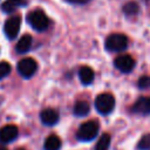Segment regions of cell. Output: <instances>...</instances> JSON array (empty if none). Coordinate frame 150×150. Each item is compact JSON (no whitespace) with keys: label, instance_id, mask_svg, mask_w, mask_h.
<instances>
[{"label":"cell","instance_id":"6da1fadb","mask_svg":"<svg viewBox=\"0 0 150 150\" xmlns=\"http://www.w3.org/2000/svg\"><path fill=\"white\" fill-rule=\"evenodd\" d=\"M27 22L36 32H43L49 26V19L41 9H34L27 15Z\"/></svg>","mask_w":150,"mask_h":150},{"label":"cell","instance_id":"7a4b0ae2","mask_svg":"<svg viewBox=\"0 0 150 150\" xmlns=\"http://www.w3.org/2000/svg\"><path fill=\"white\" fill-rule=\"evenodd\" d=\"M97 132H98V123L96 121H88L80 125L76 132V137L80 141L89 142L97 136Z\"/></svg>","mask_w":150,"mask_h":150},{"label":"cell","instance_id":"3957f363","mask_svg":"<svg viewBox=\"0 0 150 150\" xmlns=\"http://www.w3.org/2000/svg\"><path fill=\"white\" fill-rule=\"evenodd\" d=\"M128 47V38L121 33H112L105 39V49L109 52H122Z\"/></svg>","mask_w":150,"mask_h":150},{"label":"cell","instance_id":"277c9868","mask_svg":"<svg viewBox=\"0 0 150 150\" xmlns=\"http://www.w3.org/2000/svg\"><path fill=\"white\" fill-rule=\"evenodd\" d=\"M115 97L109 93L100 94L95 100V108L100 114L108 115L114 110Z\"/></svg>","mask_w":150,"mask_h":150},{"label":"cell","instance_id":"5b68a950","mask_svg":"<svg viewBox=\"0 0 150 150\" xmlns=\"http://www.w3.org/2000/svg\"><path fill=\"white\" fill-rule=\"evenodd\" d=\"M38 69V63L32 57H26V59H22L19 61L18 63V73L25 77V79H29L32 77L35 71Z\"/></svg>","mask_w":150,"mask_h":150},{"label":"cell","instance_id":"8992f818","mask_svg":"<svg viewBox=\"0 0 150 150\" xmlns=\"http://www.w3.org/2000/svg\"><path fill=\"white\" fill-rule=\"evenodd\" d=\"M20 26H21V18L19 15H13V16L8 18L5 21V25H4L5 35L9 40L15 39L18 33H19V30H20Z\"/></svg>","mask_w":150,"mask_h":150},{"label":"cell","instance_id":"52a82bcc","mask_svg":"<svg viewBox=\"0 0 150 150\" xmlns=\"http://www.w3.org/2000/svg\"><path fill=\"white\" fill-rule=\"evenodd\" d=\"M115 67L122 73H130L135 67V60L130 55H121L115 59Z\"/></svg>","mask_w":150,"mask_h":150},{"label":"cell","instance_id":"ba28073f","mask_svg":"<svg viewBox=\"0 0 150 150\" xmlns=\"http://www.w3.org/2000/svg\"><path fill=\"white\" fill-rule=\"evenodd\" d=\"M19 130L14 124H7L0 129V142L2 144L11 143L18 137Z\"/></svg>","mask_w":150,"mask_h":150},{"label":"cell","instance_id":"9c48e42d","mask_svg":"<svg viewBox=\"0 0 150 150\" xmlns=\"http://www.w3.org/2000/svg\"><path fill=\"white\" fill-rule=\"evenodd\" d=\"M131 111L135 114H139V115H149L150 114V96L139 97L131 107Z\"/></svg>","mask_w":150,"mask_h":150},{"label":"cell","instance_id":"30bf717a","mask_svg":"<svg viewBox=\"0 0 150 150\" xmlns=\"http://www.w3.org/2000/svg\"><path fill=\"white\" fill-rule=\"evenodd\" d=\"M40 118H41V122L45 125L50 127V125H54L59 122V112L55 109L47 108V109H43L40 112Z\"/></svg>","mask_w":150,"mask_h":150},{"label":"cell","instance_id":"8fae6325","mask_svg":"<svg viewBox=\"0 0 150 150\" xmlns=\"http://www.w3.org/2000/svg\"><path fill=\"white\" fill-rule=\"evenodd\" d=\"M27 5V0H6L1 5V11L5 13H13L20 7H23Z\"/></svg>","mask_w":150,"mask_h":150},{"label":"cell","instance_id":"7c38bea8","mask_svg":"<svg viewBox=\"0 0 150 150\" xmlns=\"http://www.w3.org/2000/svg\"><path fill=\"white\" fill-rule=\"evenodd\" d=\"M32 42H33V39L30 35L28 34H25L23 36L20 38V40L18 41L16 46H15V50L19 53V54H25L27 53L30 47H32Z\"/></svg>","mask_w":150,"mask_h":150},{"label":"cell","instance_id":"4fadbf2b","mask_svg":"<svg viewBox=\"0 0 150 150\" xmlns=\"http://www.w3.org/2000/svg\"><path fill=\"white\" fill-rule=\"evenodd\" d=\"M94 70L88 66H83L79 69V77L83 84H90L94 80Z\"/></svg>","mask_w":150,"mask_h":150},{"label":"cell","instance_id":"5bb4252c","mask_svg":"<svg viewBox=\"0 0 150 150\" xmlns=\"http://www.w3.org/2000/svg\"><path fill=\"white\" fill-rule=\"evenodd\" d=\"M45 150H60L61 148V139L56 135H49L43 144Z\"/></svg>","mask_w":150,"mask_h":150},{"label":"cell","instance_id":"9a60e30c","mask_svg":"<svg viewBox=\"0 0 150 150\" xmlns=\"http://www.w3.org/2000/svg\"><path fill=\"white\" fill-rule=\"evenodd\" d=\"M90 110V107L88 102L86 101H79L74 105V114L76 116H86Z\"/></svg>","mask_w":150,"mask_h":150},{"label":"cell","instance_id":"2e32d148","mask_svg":"<svg viewBox=\"0 0 150 150\" xmlns=\"http://www.w3.org/2000/svg\"><path fill=\"white\" fill-rule=\"evenodd\" d=\"M110 142H111L110 135H109V134H103V135L100 137L98 142L96 143L95 150H109Z\"/></svg>","mask_w":150,"mask_h":150},{"label":"cell","instance_id":"e0dca14e","mask_svg":"<svg viewBox=\"0 0 150 150\" xmlns=\"http://www.w3.org/2000/svg\"><path fill=\"white\" fill-rule=\"evenodd\" d=\"M138 11H139V7L135 1L127 2L123 6V12H124L125 15H136L138 13Z\"/></svg>","mask_w":150,"mask_h":150},{"label":"cell","instance_id":"ac0fdd59","mask_svg":"<svg viewBox=\"0 0 150 150\" xmlns=\"http://www.w3.org/2000/svg\"><path fill=\"white\" fill-rule=\"evenodd\" d=\"M137 148H138L139 150H149V149H150V134L144 135V136L139 139V142H138V144H137Z\"/></svg>","mask_w":150,"mask_h":150},{"label":"cell","instance_id":"d6986e66","mask_svg":"<svg viewBox=\"0 0 150 150\" xmlns=\"http://www.w3.org/2000/svg\"><path fill=\"white\" fill-rule=\"evenodd\" d=\"M12 70V67L8 62H0V80L6 77Z\"/></svg>","mask_w":150,"mask_h":150},{"label":"cell","instance_id":"ffe728a7","mask_svg":"<svg viewBox=\"0 0 150 150\" xmlns=\"http://www.w3.org/2000/svg\"><path fill=\"white\" fill-rule=\"evenodd\" d=\"M138 87L141 89H148L150 88V76L148 75H144V76H141L138 79Z\"/></svg>","mask_w":150,"mask_h":150},{"label":"cell","instance_id":"44dd1931","mask_svg":"<svg viewBox=\"0 0 150 150\" xmlns=\"http://www.w3.org/2000/svg\"><path fill=\"white\" fill-rule=\"evenodd\" d=\"M67 1L70 4H75V5H84L90 0H67Z\"/></svg>","mask_w":150,"mask_h":150},{"label":"cell","instance_id":"7402d4cb","mask_svg":"<svg viewBox=\"0 0 150 150\" xmlns=\"http://www.w3.org/2000/svg\"><path fill=\"white\" fill-rule=\"evenodd\" d=\"M0 150H7V148H5V146H0Z\"/></svg>","mask_w":150,"mask_h":150},{"label":"cell","instance_id":"603a6c76","mask_svg":"<svg viewBox=\"0 0 150 150\" xmlns=\"http://www.w3.org/2000/svg\"><path fill=\"white\" fill-rule=\"evenodd\" d=\"M20 150H23V149H20Z\"/></svg>","mask_w":150,"mask_h":150}]
</instances>
